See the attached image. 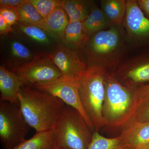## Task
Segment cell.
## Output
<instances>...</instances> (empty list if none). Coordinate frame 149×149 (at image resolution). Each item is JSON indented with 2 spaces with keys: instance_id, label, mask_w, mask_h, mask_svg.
<instances>
[{
  "instance_id": "obj_3",
  "label": "cell",
  "mask_w": 149,
  "mask_h": 149,
  "mask_svg": "<svg viewBox=\"0 0 149 149\" xmlns=\"http://www.w3.org/2000/svg\"><path fill=\"white\" fill-rule=\"evenodd\" d=\"M104 85L102 114L107 125L124 127L132 120L136 111L137 101L134 92L121 85L111 75L107 74Z\"/></svg>"
},
{
  "instance_id": "obj_22",
  "label": "cell",
  "mask_w": 149,
  "mask_h": 149,
  "mask_svg": "<svg viewBox=\"0 0 149 149\" xmlns=\"http://www.w3.org/2000/svg\"><path fill=\"white\" fill-rule=\"evenodd\" d=\"M13 26H15L19 31L35 42L42 44L50 42V40L46 34L47 32L39 27L19 22Z\"/></svg>"
},
{
  "instance_id": "obj_5",
  "label": "cell",
  "mask_w": 149,
  "mask_h": 149,
  "mask_svg": "<svg viewBox=\"0 0 149 149\" xmlns=\"http://www.w3.org/2000/svg\"><path fill=\"white\" fill-rule=\"evenodd\" d=\"M30 126L19 105L0 100V140L4 149H13L26 140Z\"/></svg>"
},
{
  "instance_id": "obj_28",
  "label": "cell",
  "mask_w": 149,
  "mask_h": 149,
  "mask_svg": "<svg viewBox=\"0 0 149 149\" xmlns=\"http://www.w3.org/2000/svg\"><path fill=\"white\" fill-rule=\"evenodd\" d=\"M27 0H1L0 6L15 9L27 2Z\"/></svg>"
},
{
  "instance_id": "obj_8",
  "label": "cell",
  "mask_w": 149,
  "mask_h": 149,
  "mask_svg": "<svg viewBox=\"0 0 149 149\" xmlns=\"http://www.w3.org/2000/svg\"><path fill=\"white\" fill-rule=\"evenodd\" d=\"M49 54L62 76L79 79L87 69L88 66L76 50L70 49L63 44L58 46Z\"/></svg>"
},
{
  "instance_id": "obj_4",
  "label": "cell",
  "mask_w": 149,
  "mask_h": 149,
  "mask_svg": "<svg viewBox=\"0 0 149 149\" xmlns=\"http://www.w3.org/2000/svg\"><path fill=\"white\" fill-rule=\"evenodd\" d=\"M58 149H88L93 132L77 110L65 104L53 129Z\"/></svg>"
},
{
  "instance_id": "obj_14",
  "label": "cell",
  "mask_w": 149,
  "mask_h": 149,
  "mask_svg": "<svg viewBox=\"0 0 149 149\" xmlns=\"http://www.w3.org/2000/svg\"><path fill=\"white\" fill-rule=\"evenodd\" d=\"M47 32L55 40L62 43L65 31L69 19L62 6L56 8L45 19Z\"/></svg>"
},
{
  "instance_id": "obj_24",
  "label": "cell",
  "mask_w": 149,
  "mask_h": 149,
  "mask_svg": "<svg viewBox=\"0 0 149 149\" xmlns=\"http://www.w3.org/2000/svg\"><path fill=\"white\" fill-rule=\"evenodd\" d=\"M28 1L45 19L63 3V0H28Z\"/></svg>"
},
{
  "instance_id": "obj_29",
  "label": "cell",
  "mask_w": 149,
  "mask_h": 149,
  "mask_svg": "<svg viewBox=\"0 0 149 149\" xmlns=\"http://www.w3.org/2000/svg\"><path fill=\"white\" fill-rule=\"evenodd\" d=\"M13 26L10 25L0 15V35H6L13 31Z\"/></svg>"
},
{
  "instance_id": "obj_6",
  "label": "cell",
  "mask_w": 149,
  "mask_h": 149,
  "mask_svg": "<svg viewBox=\"0 0 149 149\" xmlns=\"http://www.w3.org/2000/svg\"><path fill=\"white\" fill-rule=\"evenodd\" d=\"M12 72L25 85H31L51 82L62 76L50 54L46 53L35 55L30 62Z\"/></svg>"
},
{
  "instance_id": "obj_7",
  "label": "cell",
  "mask_w": 149,
  "mask_h": 149,
  "mask_svg": "<svg viewBox=\"0 0 149 149\" xmlns=\"http://www.w3.org/2000/svg\"><path fill=\"white\" fill-rule=\"evenodd\" d=\"M78 78L62 76L48 83L32 85L35 88L52 94L61 100L66 105L77 110L83 116L91 130L94 132L92 123L81 104L78 91Z\"/></svg>"
},
{
  "instance_id": "obj_10",
  "label": "cell",
  "mask_w": 149,
  "mask_h": 149,
  "mask_svg": "<svg viewBox=\"0 0 149 149\" xmlns=\"http://www.w3.org/2000/svg\"><path fill=\"white\" fill-rule=\"evenodd\" d=\"M124 17L125 26L129 34L138 37L149 36V19L144 15L136 1H126Z\"/></svg>"
},
{
  "instance_id": "obj_20",
  "label": "cell",
  "mask_w": 149,
  "mask_h": 149,
  "mask_svg": "<svg viewBox=\"0 0 149 149\" xmlns=\"http://www.w3.org/2000/svg\"><path fill=\"white\" fill-rule=\"evenodd\" d=\"M102 10L111 24H120L125 17L126 2L123 0H104L101 2Z\"/></svg>"
},
{
  "instance_id": "obj_23",
  "label": "cell",
  "mask_w": 149,
  "mask_h": 149,
  "mask_svg": "<svg viewBox=\"0 0 149 149\" xmlns=\"http://www.w3.org/2000/svg\"><path fill=\"white\" fill-rule=\"evenodd\" d=\"M126 77L135 83H145L149 81V61L139 63L128 69Z\"/></svg>"
},
{
  "instance_id": "obj_32",
  "label": "cell",
  "mask_w": 149,
  "mask_h": 149,
  "mask_svg": "<svg viewBox=\"0 0 149 149\" xmlns=\"http://www.w3.org/2000/svg\"></svg>"
},
{
  "instance_id": "obj_18",
  "label": "cell",
  "mask_w": 149,
  "mask_h": 149,
  "mask_svg": "<svg viewBox=\"0 0 149 149\" xmlns=\"http://www.w3.org/2000/svg\"><path fill=\"white\" fill-rule=\"evenodd\" d=\"M63 7L69 19V22L85 21L92 9L91 2L82 0H63Z\"/></svg>"
},
{
  "instance_id": "obj_16",
  "label": "cell",
  "mask_w": 149,
  "mask_h": 149,
  "mask_svg": "<svg viewBox=\"0 0 149 149\" xmlns=\"http://www.w3.org/2000/svg\"><path fill=\"white\" fill-rule=\"evenodd\" d=\"M88 40V37L83 30L82 22H69L65 31L63 45L70 49L77 50L84 47Z\"/></svg>"
},
{
  "instance_id": "obj_31",
  "label": "cell",
  "mask_w": 149,
  "mask_h": 149,
  "mask_svg": "<svg viewBox=\"0 0 149 149\" xmlns=\"http://www.w3.org/2000/svg\"><path fill=\"white\" fill-rule=\"evenodd\" d=\"M135 149H149V143L143 145L141 146L138 147Z\"/></svg>"
},
{
  "instance_id": "obj_12",
  "label": "cell",
  "mask_w": 149,
  "mask_h": 149,
  "mask_svg": "<svg viewBox=\"0 0 149 149\" xmlns=\"http://www.w3.org/2000/svg\"><path fill=\"white\" fill-rule=\"evenodd\" d=\"M120 136L124 143L135 149L149 143V121H131L124 127Z\"/></svg>"
},
{
  "instance_id": "obj_13",
  "label": "cell",
  "mask_w": 149,
  "mask_h": 149,
  "mask_svg": "<svg viewBox=\"0 0 149 149\" xmlns=\"http://www.w3.org/2000/svg\"><path fill=\"white\" fill-rule=\"evenodd\" d=\"M7 48L6 67L12 72L29 63L35 56L28 48L17 40L10 41Z\"/></svg>"
},
{
  "instance_id": "obj_9",
  "label": "cell",
  "mask_w": 149,
  "mask_h": 149,
  "mask_svg": "<svg viewBox=\"0 0 149 149\" xmlns=\"http://www.w3.org/2000/svg\"><path fill=\"white\" fill-rule=\"evenodd\" d=\"M120 35L117 28L102 30L92 36L87 42V51L91 58L97 60L108 56L118 48Z\"/></svg>"
},
{
  "instance_id": "obj_2",
  "label": "cell",
  "mask_w": 149,
  "mask_h": 149,
  "mask_svg": "<svg viewBox=\"0 0 149 149\" xmlns=\"http://www.w3.org/2000/svg\"><path fill=\"white\" fill-rule=\"evenodd\" d=\"M107 74L100 65H91L79 77L78 91L81 104L94 128V132L107 125L102 114Z\"/></svg>"
},
{
  "instance_id": "obj_27",
  "label": "cell",
  "mask_w": 149,
  "mask_h": 149,
  "mask_svg": "<svg viewBox=\"0 0 149 149\" xmlns=\"http://www.w3.org/2000/svg\"><path fill=\"white\" fill-rule=\"evenodd\" d=\"M134 93L136 101L141 99L149 98V83L137 88Z\"/></svg>"
},
{
  "instance_id": "obj_26",
  "label": "cell",
  "mask_w": 149,
  "mask_h": 149,
  "mask_svg": "<svg viewBox=\"0 0 149 149\" xmlns=\"http://www.w3.org/2000/svg\"><path fill=\"white\" fill-rule=\"evenodd\" d=\"M0 15L12 26H14L18 23V15L15 10L6 7L0 6Z\"/></svg>"
},
{
  "instance_id": "obj_17",
  "label": "cell",
  "mask_w": 149,
  "mask_h": 149,
  "mask_svg": "<svg viewBox=\"0 0 149 149\" xmlns=\"http://www.w3.org/2000/svg\"><path fill=\"white\" fill-rule=\"evenodd\" d=\"M82 23L83 30L88 40L91 36L102 31L111 24L102 9L95 5H92L91 13Z\"/></svg>"
},
{
  "instance_id": "obj_1",
  "label": "cell",
  "mask_w": 149,
  "mask_h": 149,
  "mask_svg": "<svg viewBox=\"0 0 149 149\" xmlns=\"http://www.w3.org/2000/svg\"><path fill=\"white\" fill-rule=\"evenodd\" d=\"M22 113L36 132L53 130L65 104L55 96L24 85L18 95Z\"/></svg>"
},
{
  "instance_id": "obj_25",
  "label": "cell",
  "mask_w": 149,
  "mask_h": 149,
  "mask_svg": "<svg viewBox=\"0 0 149 149\" xmlns=\"http://www.w3.org/2000/svg\"><path fill=\"white\" fill-rule=\"evenodd\" d=\"M133 121L149 122V98L141 99L137 101L136 111L130 122Z\"/></svg>"
},
{
  "instance_id": "obj_30",
  "label": "cell",
  "mask_w": 149,
  "mask_h": 149,
  "mask_svg": "<svg viewBox=\"0 0 149 149\" xmlns=\"http://www.w3.org/2000/svg\"><path fill=\"white\" fill-rule=\"evenodd\" d=\"M137 3L140 8L145 12L149 17V0H139Z\"/></svg>"
},
{
  "instance_id": "obj_15",
  "label": "cell",
  "mask_w": 149,
  "mask_h": 149,
  "mask_svg": "<svg viewBox=\"0 0 149 149\" xmlns=\"http://www.w3.org/2000/svg\"><path fill=\"white\" fill-rule=\"evenodd\" d=\"M13 149H58L53 130L36 132Z\"/></svg>"
},
{
  "instance_id": "obj_11",
  "label": "cell",
  "mask_w": 149,
  "mask_h": 149,
  "mask_svg": "<svg viewBox=\"0 0 149 149\" xmlns=\"http://www.w3.org/2000/svg\"><path fill=\"white\" fill-rule=\"evenodd\" d=\"M24 83L4 65L0 66V100L19 105L18 95Z\"/></svg>"
},
{
  "instance_id": "obj_19",
  "label": "cell",
  "mask_w": 149,
  "mask_h": 149,
  "mask_svg": "<svg viewBox=\"0 0 149 149\" xmlns=\"http://www.w3.org/2000/svg\"><path fill=\"white\" fill-rule=\"evenodd\" d=\"M15 10L18 15V22L36 26L47 32L45 19L40 15L28 0Z\"/></svg>"
},
{
  "instance_id": "obj_21",
  "label": "cell",
  "mask_w": 149,
  "mask_h": 149,
  "mask_svg": "<svg viewBox=\"0 0 149 149\" xmlns=\"http://www.w3.org/2000/svg\"><path fill=\"white\" fill-rule=\"evenodd\" d=\"M88 149H135L124 143L120 136L107 138L98 132L93 133L92 143Z\"/></svg>"
}]
</instances>
